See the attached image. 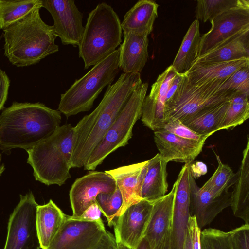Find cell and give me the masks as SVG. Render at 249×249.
Listing matches in <instances>:
<instances>
[{"label": "cell", "mask_w": 249, "mask_h": 249, "mask_svg": "<svg viewBox=\"0 0 249 249\" xmlns=\"http://www.w3.org/2000/svg\"><path fill=\"white\" fill-rule=\"evenodd\" d=\"M20 198L9 217L3 249H41L36 227L38 205L32 192Z\"/></svg>", "instance_id": "9c48e42d"}, {"label": "cell", "mask_w": 249, "mask_h": 249, "mask_svg": "<svg viewBox=\"0 0 249 249\" xmlns=\"http://www.w3.org/2000/svg\"><path fill=\"white\" fill-rule=\"evenodd\" d=\"M101 210L96 202L89 206L80 216H68L70 219L81 221L102 222L103 221L101 218Z\"/></svg>", "instance_id": "74e56055"}, {"label": "cell", "mask_w": 249, "mask_h": 249, "mask_svg": "<svg viewBox=\"0 0 249 249\" xmlns=\"http://www.w3.org/2000/svg\"><path fill=\"white\" fill-rule=\"evenodd\" d=\"M249 8L248 0H198L196 11V19L204 22L230 10Z\"/></svg>", "instance_id": "d6a6232c"}, {"label": "cell", "mask_w": 249, "mask_h": 249, "mask_svg": "<svg viewBox=\"0 0 249 249\" xmlns=\"http://www.w3.org/2000/svg\"><path fill=\"white\" fill-rule=\"evenodd\" d=\"M103 222H87L66 215L59 231L47 249H94L106 232Z\"/></svg>", "instance_id": "8fae6325"}, {"label": "cell", "mask_w": 249, "mask_h": 249, "mask_svg": "<svg viewBox=\"0 0 249 249\" xmlns=\"http://www.w3.org/2000/svg\"><path fill=\"white\" fill-rule=\"evenodd\" d=\"M249 58V29L237 33L215 46L195 63L226 62Z\"/></svg>", "instance_id": "603a6c76"}, {"label": "cell", "mask_w": 249, "mask_h": 249, "mask_svg": "<svg viewBox=\"0 0 249 249\" xmlns=\"http://www.w3.org/2000/svg\"><path fill=\"white\" fill-rule=\"evenodd\" d=\"M249 96L238 94L228 102L220 122L218 131L232 129L243 124L249 117Z\"/></svg>", "instance_id": "1f68e13d"}, {"label": "cell", "mask_w": 249, "mask_h": 249, "mask_svg": "<svg viewBox=\"0 0 249 249\" xmlns=\"http://www.w3.org/2000/svg\"><path fill=\"white\" fill-rule=\"evenodd\" d=\"M116 187L114 179L105 171H90L76 179L69 193L71 216H80L89 206L96 202L99 194L112 192Z\"/></svg>", "instance_id": "4fadbf2b"}, {"label": "cell", "mask_w": 249, "mask_h": 249, "mask_svg": "<svg viewBox=\"0 0 249 249\" xmlns=\"http://www.w3.org/2000/svg\"><path fill=\"white\" fill-rule=\"evenodd\" d=\"M122 202V195L117 186L112 192L100 193L97 196L96 203L109 226L113 225L116 215L121 208Z\"/></svg>", "instance_id": "e575fe53"}, {"label": "cell", "mask_w": 249, "mask_h": 249, "mask_svg": "<svg viewBox=\"0 0 249 249\" xmlns=\"http://www.w3.org/2000/svg\"><path fill=\"white\" fill-rule=\"evenodd\" d=\"M154 141L159 154L168 162L191 163L201 152L205 140L183 138L164 130L154 131Z\"/></svg>", "instance_id": "ffe728a7"}, {"label": "cell", "mask_w": 249, "mask_h": 249, "mask_svg": "<svg viewBox=\"0 0 249 249\" xmlns=\"http://www.w3.org/2000/svg\"><path fill=\"white\" fill-rule=\"evenodd\" d=\"M147 162L146 160L105 171L115 180L122 196V205L116 215V218L121 215L129 206L142 199L141 191L146 172Z\"/></svg>", "instance_id": "d6986e66"}, {"label": "cell", "mask_w": 249, "mask_h": 249, "mask_svg": "<svg viewBox=\"0 0 249 249\" xmlns=\"http://www.w3.org/2000/svg\"><path fill=\"white\" fill-rule=\"evenodd\" d=\"M200 37L199 21L196 19L187 31L171 65L178 73H186L198 57Z\"/></svg>", "instance_id": "f546056e"}, {"label": "cell", "mask_w": 249, "mask_h": 249, "mask_svg": "<svg viewBox=\"0 0 249 249\" xmlns=\"http://www.w3.org/2000/svg\"><path fill=\"white\" fill-rule=\"evenodd\" d=\"M215 155L218 167L212 176L201 188L209 192L213 197H218L228 191L229 188L234 184L237 173H234L231 167L224 164L215 153Z\"/></svg>", "instance_id": "836d02e7"}, {"label": "cell", "mask_w": 249, "mask_h": 249, "mask_svg": "<svg viewBox=\"0 0 249 249\" xmlns=\"http://www.w3.org/2000/svg\"><path fill=\"white\" fill-rule=\"evenodd\" d=\"M226 80L194 85L183 74L176 90L165 103L164 121L173 118L181 121L204 108L228 102L236 95L241 94L220 89Z\"/></svg>", "instance_id": "52a82bcc"}, {"label": "cell", "mask_w": 249, "mask_h": 249, "mask_svg": "<svg viewBox=\"0 0 249 249\" xmlns=\"http://www.w3.org/2000/svg\"><path fill=\"white\" fill-rule=\"evenodd\" d=\"M66 215L50 199L38 205L36 212V227L41 249H47L59 231Z\"/></svg>", "instance_id": "d4e9b609"}, {"label": "cell", "mask_w": 249, "mask_h": 249, "mask_svg": "<svg viewBox=\"0 0 249 249\" xmlns=\"http://www.w3.org/2000/svg\"><path fill=\"white\" fill-rule=\"evenodd\" d=\"M139 73L121 74L107 86L99 104L84 116L74 128L71 168L84 166L93 149L101 141L124 108L134 90L142 84Z\"/></svg>", "instance_id": "6da1fadb"}, {"label": "cell", "mask_w": 249, "mask_h": 249, "mask_svg": "<svg viewBox=\"0 0 249 249\" xmlns=\"http://www.w3.org/2000/svg\"><path fill=\"white\" fill-rule=\"evenodd\" d=\"M148 87V83H142L134 90L115 121L87 160L84 166L85 170H94L108 155L128 144L132 136L134 124L141 118L142 105Z\"/></svg>", "instance_id": "ba28073f"}, {"label": "cell", "mask_w": 249, "mask_h": 249, "mask_svg": "<svg viewBox=\"0 0 249 249\" xmlns=\"http://www.w3.org/2000/svg\"><path fill=\"white\" fill-rule=\"evenodd\" d=\"M74 128L71 124L60 126L51 136L26 150L27 162L35 179L47 186H61L71 178Z\"/></svg>", "instance_id": "277c9868"}, {"label": "cell", "mask_w": 249, "mask_h": 249, "mask_svg": "<svg viewBox=\"0 0 249 249\" xmlns=\"http://www.w3.org/2000/svg\"><path fill=\"white\" fill-rule=\"evenodd\" d=\"M42 7L51 14L57 37L63 45L78 47L83 34V13L73 0H42Z\"/></svg>", "instance_id": "7c38bea8"}, {"label": "cell", "mask_w": 249, "mask_h": 249, "mask_svg": "<svg viewBox=\"0 0 249 249\" xmlns=\"http://www.w3.org/2000/svg\"><path fill=\"white\" fill-rule=\"evenodd\" d=\"M191 163H185L178 178L174 198L172 227L171 233V249H182L184 239L190 216Z\"/></svg>", "instance_id": "9a60e30c"}, {"label": "cell", "mask_w": 249, "mask_h": 249, "mask_svg": "<svg viewBox=\"0 0 249 249\" xmlns=\"http://www.w3.org/2000/svg\"><path fill=\"white\" fill-rule=\"evenodd\" d=\"M124 39L119 47V67L123 73H139L148 59V35L123 33Z\"/></svg>", "instance_id": "44dd1931"}, {"label": "cell", "mask_w": 249, "mask_h": 249, "mask_svg": "<svg viewBox=\"0 0 249 249\" xmlns=\"http://www.w3.org/2000/svg\"><path fill=\"white\" fill-rule=\"evenodd\" d=\"M210 22V30L200 37L198 57L232 36L249 29V8L227 11Z\"/></svg>", "instance_id": "5bb4252c"}, {"label": "cell", "mask_w": 249, "mask_h": 249, "mask_svg": "<svg viewBox=\"0 0 249 249\" xmlns=\"http://www.w3.org/2000/svg\"><path fill=\"white\" fill-rule=\"evenodd\" d=\"M187 229L190 232L193 249H200V233L201 230L199 228L196 217L190 215L188 222Z\"/></svg>", "instance_id": "f35d334b"}, {"label": "cell", "mask_w": 249, "mask_h": 249, "mask_svg": "<svg viewBox=\"0 0 249 249\" xmlns=\"http://www.w3.org/2000/svg\"><path fill=\"white\" fill-rule=\"evenodd\" d=\"M36 8L3 30L4 55L17 67L36 64L59 50L53 26L45 23Z\"/></svg>", "instance_id": "3957f363"}, {"label": "cell", "mask_w": 249, "mask_h": 249, "mask_svg": "<svg viewBox=\"0 0 249 249\" xmlns=\"http://www.w3.org/2000/svg\"><path fill=\"white\" fill-rule=\"evenodd\" d=\"M178 73L171 65L160 74L145 97L142 107L141 121L154 131L160 130L164 122V110L171 83Z\"/></svg>", "instance_id": "2e32d148"}, {"label": "cell", "mask_w": 249, "mask_h": 249, "mask_svg": "<svg viewBox=\"0 0 249 249\" xmlns=\"http://www.w3.org/2000/svg\"><path fill=\"white\" fill-rule=\"evenodd\" d=\"M182 249H193L191 235L188 229L184 239Z\"/></svg>", "instance_id": "7bdbcfd3"}, {"label": "cell", "mask_w": 249, "mask_h": 249, "mask_svg": "<svg viewBox=\"0 0 249 249\" xmlns=\"http://www.w3.org/2000/svg\"><path fill=\"white\" fill-rule=\"evenodd\" d=\"M231 207L233 214L249 224V138L243 151L240 167L233 185Z\"/></svg>", "instance_id": "484cf974"}, {"label": "cell", "mask_w": 249, "mask_h": 249, "mask_svg": "<svg viewBox=\"0 0 249 249\" xmlns=\"http://www.w3.org/2000/svg\"><path fill=\"white\" fill-rule=\"evenodd\" d=\"M159 5L151 0L138 1L124 15L121 23L123 33L149 35L158 16Z\"/></svg>", "instance_id": "4316f807"}, {"label": "cell", "mask_w": 249, "mask_h": 249, "mask_svg": "<svg viewBox=\"0 0 249 249\" xmlns=\"http://www.w3.org/2000/svg\"><path fill=\"white\" fill-rule=\"evenodd\" d=\"M155 249H171V239L164 242Z\"/></svg>", "instance_id": "f6af8a7d"}, {"label": "cell", "mask_w": 249, "mask_h": 249, "mask_svg": "<svg viewBox=\"0 0 249 249\" xmlns=\"http://www.w3.org/2000/svg\"><path fill=\"white\" fill-rule=\"evenodd\" d=\"M120 48L76 80L61 94L58 110L66 117L89 111L104 88L110 85L120 71Z\"/></svg>", "instance_id": "8992f818"}, {"label": "cell", "mask_w": 249, "mask_h": 249, "mask_svg": "<svg viewBox=\"0 0 249 249\" xmlns=\"http://www.w3.org/2000/svg\"><path fill=\"white\" fill-rule=\"evenodd\" d=\"M200 249H249V224L225 232L209 228L200 233Z\"/></svg>", "instance_id": "7402d4cb"}, {"label": "cell", "mask_w": 249, "mask_h": 249, "mask_svg": "<svg viewBox=\"0 0 249 249\" xmlns=\"http://www.w3.org/2000/svg\"><path fill=\"white\" fill-rule=\"evenodd\" d=\"M147 161L141 195L142 199L155 200L163 196L167 192L168 162L159 153Z\"/></svg>", "instance_id": "83f0119b"}, {"label": "cell", "mask_w": 249, "mask_h": 249, "mask_svg": "<svg viewBox=\"0 0 249 249\" xmlns=\"http://www.w3.org/2000/svg\"><path fill=\"white\" fill-rule=\"evenodd\" d=\"M2 155L0 153V176L5 170V165L3 163H1Z\"/></svg>", "instance_id": "bcb514c9"}, {"label": "cell", "mask_w": 249, "mask_h": 249, "mask_svg": "<svg viewBox=\"0 0 249 249\" xmlns=\"http://www.w3.org/2000/svg\"><path fill=\"white\" fill-rule=\"evenodd\" d=\"M231 192H224L218 197L198 187L192 175L190 178V214L196 217L201 230L210 224L225 208L231 206Z\"/></svg>", "instance_id": "ac0fdd59"}, {"label": "cell", "mask_w": 249, "mask_h": 249, "mask_svg": "<svg viewBox=\"0 0 249 249\" xmlns=\"http://www.w3.org/2000/svg\"><path fill=\"white\" fill-rule=\"evenodd\" d=\"M42 7V0H0V29H5L35 9Z\"/></svg>", "instance_id": "4dcf8cb0"}, {"label": "cell", "mask_w": 249, "mask_h": 249, "mask_svg": "<svg viewBox=\"0 0 249 249\" xmlns=\"http://www.w3.org/2000/svg\"><path fill=\"white\" fill-rule=\"evenodd\" d=\"M190 171L192 177L196 178L206 174L207 172V167L203 162L197 161L194 163H191Z\"/></svg>", "instance_id": "b9f144b4"}, {"label": "cell", "mask_w": 249, "mask_h": 249, "mask_svg": "<svg viewBox=\"0 0 249 249\" xmlns=\"http://www.w3.org/2000/svg\"><path fill=\"white\" fill-rule=\"evenodd\" d=\"M116 245L114 236L107 231L101 241L94 249H115Z\"/></svg>", "instance_id": "60d3db41"}, {"label": "cell", "mask_w": 249, "mask_h": 249, "mask_svg": "<svg viewBox=\"0 0 249 249\" xmlns=\"http://www.w3.org/2000/svg\"></svg>", "instance_id": "c3c4849f"}, {"label": "cell", "mask_w": 249, "mask_h": 249, "mask_svg": "<svg viewBox=\"0 0 249 249\" xmlns=\"http://www.w3.org/2000/svg\"><path fill=\"white\" fill-rule=\"evenodd\" d=\"M154 200L142 199L129 206L114 221V237L117 244L135 249L144 237Z\"/></svg>", "instance_id": "30bf717a"}, {"label": "cell", "mask_w": 249, "mask_h": 249, "mask_svg": "<svg viewBox=\"0 0 249 249\" xmlns=\"http://www.w3.org/2000/svg\"><path fill=\"white\" fill-rule=\"evenodd\" d=\"M228 102L204 108L186 117L181 122L194 132L207 138L218 131Z\"/></svg>", "instance_id": "f1b7e54d"}, {"label": "cell", "mask_w": 249, "mask_h": 249, "mask_svg": "<svg viewBox=\"0 0 249 249\" xmlns=\"http://www.w3.org/2000/svg\"><path fill=\"white\" fill-rule=\"evenodd\" d=\"M164 130L178 137L198 141L207 139L194 132L178 119L170 118L164 120L162 128Z\"/></svg>", "instance_id": "8d00e7d4"}, {"label": "cell", "mask_w": 249, "mask_h": 249, "mask_svg": "<svg viewBox=\"0 0 249 249\" xmlns=\"http://www.w3.org/2000/svg\"><path fill=\"white\" fill-rule=\"evenodd\" d=\"M61 112L39 102H14L0 115V149L32 148L51 136L59 126Z\"/></svg>", "instance_id": "7a4b0ae2"}, {"label": "cell", "mask_w": 249, "mask_h": 249, "mask_svg": "<svg viewBox=\"0 0 249 249\" xmlns=\"http://www.w3.org/2000/svg\"><path fill=\"white\" fill-rule=\"evenodd\" d=\"M123 31L119 16L105 2L99 3L88 15L82 39L79 57L88 69L116 50L122 42Z\"/></svg>", "instance_id": "5b68a950"}, {"label": "cell", "mask_w": 249, "mask_h": 249, "mask_svg": "<svg viewBox=\"0 0 249 249\" xmlns=\"http://www.w3.org/2000/svg\"><path fill=\"white\" fill-rule=\"evenodd\" d=\"M116 246L115 248V249H130L129 248L124 246V245H121V244H116Z\"/></svg>", "instance_id": "7dc6e473"}, {"label": "cell", "mask_w": 249, "mask_h": 249, "mask_svg": "<svg viewBox=\"0 0 249 249\" xmlns=\"http://www.w3.org/2000/svg\"><path fill=\"white\" fill-rule=\"evenodd\" d=\"M249 65V58L226 62L195 63L185 73L188 81L196 85L215 80H226L241 68Z\"/></svg>", "instance_id": "cb8c5ba5"}, {"label": "cell", "mask_w": 249, "mask_h": 249, "mask_svg": "<svg viewBox=\"0 0 249 249\" xmlns=\"http://www.w3.org/2000/svg\"><path fill=\"white\" fill-rule=\"evenodd\" d=\"M135 249H151L147 240L143 238Z\"/></svg>", "instance_id": "ee69618b"}, {"label": "cell", "mask_w": 249, "mask_h": 249, "mask_svg": "<svg viewBox=\"0 0 249 249\" xmlns=\"http://www.w3.org/2000/svg\"><path fill=\"white\" fill-rule=\"evenodd\" d=\"M176 187L175 181L169 193L154 201L151 218L144 237L151 249H155L171 239Z\"/></svg>", "instance_id": "e0dca14e"}, {"label": "cell", "mask_w": 249, "mask_h": 249, "mask_svg": "<svg viewBox=\"0 0 249 249\" xmlns=\"http://www.w3.org/2000/svg\"><path fill=\"white\" fill-rule=\"evenodd\" d=\"M220 89L249 95V65L233 73L225 81Z\"/></svg>", "instance_id": "d590c367"}, {"label": "cell", "mask_w": 249, "mask_h": 249, "mask_svg": "<svg viewBox=\"0 0 249 249\" xmlns=\"http://www.w3.org/2000/svg\"><path fill=\"white\" fill-rule=\"evenodd\" d=\"M10 86V79L0 67V111L4 108L7 100Z\"/></svg>", "instance_id": "ab89813d"}]
</instances>
